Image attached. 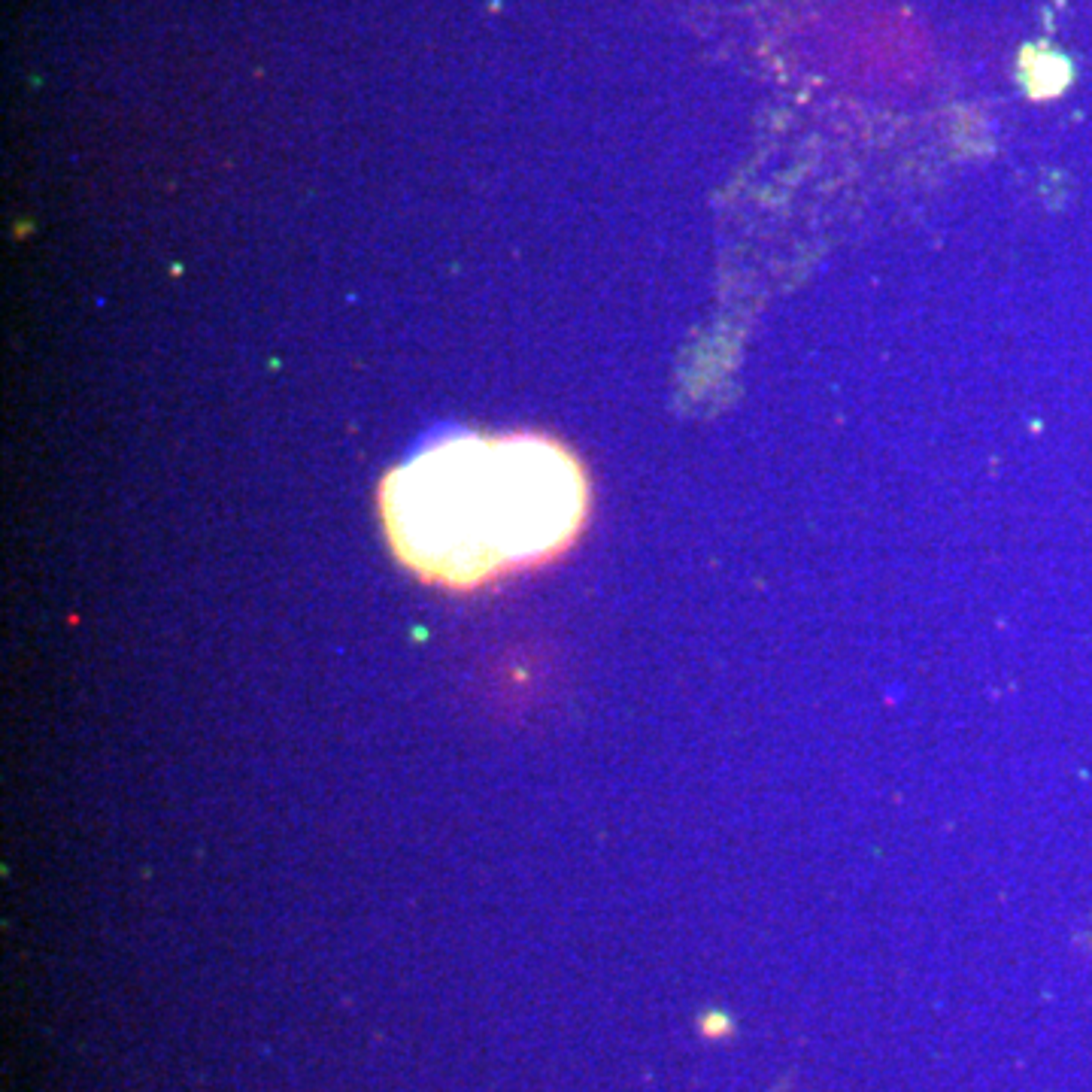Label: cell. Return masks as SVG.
<instances>
[{"instance_id":"obj_1","label":"cell","mask_w":1092,"mask_h":1092,"mask_svg":"<svg viewBox=\"0 0 1092 1092\" xmlns=\"http://www.w3.org/2000/svg\"><path fill=\"white\" fill-rule=\"evenodd\" d=\"M586 489L571 455L538 437H462L419 455L383 489L395 550L431 579L471 586L555 553Z\"/></svg>"}]
</instances>
